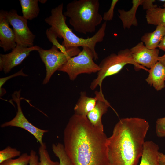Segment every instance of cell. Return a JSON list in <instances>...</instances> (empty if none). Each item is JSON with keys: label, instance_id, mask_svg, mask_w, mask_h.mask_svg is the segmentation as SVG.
Returning <instances> with one entry per match:
<instances>
[{"label": "cell", "instance_id": "44dd1931", "mask_svg": "<svg viewBox=\"0 0 165 165\" xmlns=\"http://www.w3.org/2000/svg\"><path fill=\"white\" fill-rule=\"evenodd\" d=\"M52 148L59 160V165H73L65 152L63 144L60 143L53 144Z\"/></svg>", "mask_w": 165, "mask_h": 165}, {"label": "cell", "instance_id": "603a6c76", "mask_svg": "<svg viewBox=\"0 0 165 165\" xmlns=\"http://www.w3.org/2000/svg\"><path fill=\"white\" fill-rule=\"evenodd\" d=\"M21 152L9 146L0 151V163L8 160L21 155Z\"/></svg>", "mask_w": 165, "mask_h": 165}, {"label": "cell", "instance_id": "836d02e7", "mask_svg": "<svg viewBox=\"0 0 165 165\" xmlns=\"http://www.w3.org/2000/svg\"><path fill=\"white\" fill-rule=\"evenodd\" d=\"M47 1L46 0H39V2H41L42 4H44L46 3Z\"/></svg>", "mask_w": 165, "mask_h": 165}, {"label": "cell", "instance_id": "8fae6325", "mask_svg": "<svg viewBox=\"0 0 165 165\" xmlns=\"http://www.w3.org/2000/svg\"><path fill=\"white\" fill-rule=\"evenodd\" d=\"M130 50L135 62L144 67L150 68L158 61L159 49H148L142 42L138 43Z\"/></svg>", "mask_w": 165, "mask_h": 165}, {"label": "cell", "instance_id": "f546056e", "mask_svg": "<svg viewBox=\"0 0 165 165\" xmlns=\"http://www.w3.org/2000/svg\"><path fill=\"white\" fill-rule=\"evenodd\" d=\"M30 159L29 163V165H38V157L36 152L31 150L30 152Z\"/></svg>", "mask_w": 165, "mask_h": 165}, {"label": "cell", "instance_id": "ba28073f", "mask_svg": "<svg viewBox=\"0 0 165 165\" xmlns=\"http://www.w3.org/2000/svg\"><path fill=\"white\" fill-rule=\"evenodd\" d=\"M6 16L9 24L13 28L17 45L25 47L34 46L35 35L28 27L27 20L19 15L15 9L6 11Z\"/></svg>", "mask_w": 165, "mask_h": 165}, {"label": "cell", "instance_id": "9a60e30c", "mask_svg": "<svg viewBox=\"0 0 165 165\" xmlns=\"http://www.w3.org/2000/svg\"><path fill=\"white\" fill-rule=\"evenodd\" d=\"M159 146L152 141H145L139 165H160Z\"/></svg>", "mask_w": 165, "mask_h": 165}, {"label": "cell", "instance_id": "4fadbf2b", "mask_svg": "<svg viewBox=\"0 0 165 165\" xmlns=\"http://www.w3.org/2000/svg\"><path fill=\"white\" fill-rule=\"evenodd\" d=\"M6 11L2 10L0 12V46L4 52L12 50L17 46L13 30L10 28L6 16Z\"/></svg>", "mask_w": 165, "mask_h": 165}, {"label": "cell", "instance_id": "6da1fadb", "mask_svg": "<svg viewBox=\"0 0 165 165\" xmlns=\"http://www.w3.org/2000/svg\"><path fill=\"white\" fill-rule=\"evenodd\" d=\"M108 138L86 117L74 114L64 132V147L73 165H108Z\"/></svg>", "mask_w": 165, "mask_h": 165}, {"label": "cell", "instance_id": "2e32d148", "mask_svg": "<svg viewBox=\"0 0 165 165\" xmlns=\"http://www.w3.org/2000/svg\"><path fill=\"white\" fill-rule=\"evenodd\" d=\"M94 97L86 95L85 91H81L80 97L74 108L75 114L86 117L88 114L94 108L98 99L97 94L94 93Z\"/></svg>", "mask_w": 165, "mask_h": 165}, {"label": "cell", "instance_id": "30bf717a", "mask_svg": "<svg viewBox=\"0 0 165 165\" xmlns=\"http://www.w3.org/2000/svg\"><path fill=\"white\" fill-rule=\"evenodd\" d=\"M40 47L34 46L25 47L17 45L11 52L0 54V71L5 74L9 73L14 67L20 64L33 51H37Z\"/></svg>", "mask_w": 165, "mask_h": 165}, {"label": "cell", "instance_id": "cb8c5ba5", "mask_svg": "<svg viewBox=\"0 0 165 165\" xmlns=\"http://www.w3.org/2000/svg\"><path fill=\"white\" fill-rule=\"evenodd\" d=\"M30 159V155L24 153L16 159H11L0 163V165H28Z\"/></svg>", "mask_w": 165, "mask_h": 165}, {"label": "cell", "instance_id": "1f68e13d", "mask_svg": "<svg viewBox=\"0 0 165 165\" xmlns=\"http://www.w3.org/2000/svg\"><path fill=\"white\" fill-rule=\"evenodd\" d=\"M158 48L165 52V35L159 45Z\"/></svg>", "mask_w": 165, "mask_h": 165}, {"label": "cell", "instance_id": "52a82bcc", "mask_svg": "<svg viewBox=\"0 0 165 165\" xmlns=\"http://www.w3.org/2000/svg\"><path fill=\"white\" fill-rule=\"evenodd\" d=\"M56 46L53 45L49 50L41 47L37 51L44 63L46 74L42 84H46L51 76L64 65L70 57L77 55L81 51L79 47H73L67 50L66 52L61 51Z\"/></svg>", "mask_w": 165, "mask_h": 165}, {"label": "cell", "instance_id": "4dcf8cb0", "mask_svg": "<svg viewBox=\"0 0 165 165\" xmlns=\"http://www.w3.org/2000/svg\"><path fill=\"white\" fill-rule=\"evenodd\" d=\"M159 158L160 165H165V154L159 152Z\"/></svg>", "mask_w": 165, "mask_h": 165}, {"label": "cell", "instance_id": "e575fe53", "mask_svg": "<svg viewBox=\"0 0 165 165\" xmlns=\"http://www.w3.org/2000/svg\"><path fill=\"white\" fill-rule=\"evenodd\" d=\"M160 1H161V2H165V0H160Z\"/></svg>", "mask_w": 165, "mask_h": 165}, {"label": "cell", "instance_id": "7a4b0ae2", "mask_svg": "<svg viewBox=\"0 0 165 165\" xmlns=\"http://www.w3.org/2000/svg\"><path fill=\"white\" fill-rule=\"evenodd\" d=\"M149 126L141 118L120 119L108 138V165H138Z\"/></svg>", "mask_w": 165, "mask_h": 165}, {"label": "cell", "instance_id": "ac0fdd59", "mask_svg": "<svg viewBox=\"0 0 165 165\" xmlns=\"http://www.w3.org/2000/svg\"><path fill=\"white\" fill-rule=\"evenodd\" d=\"M165 35V27L157 26L152 32L145 33L141 38L146 48L150 49H155L158 46Z\"/></svg>", "mask_w": 165, "mask_h": 165}, {"label": "cell", "instance_id": "ffe728a7", "mask_svg": "<svg viewBox=\"0 0 165 165\" xmlns=\"http://www.w3.org/2000/svg\"><path fill=\"white\" fill-rule=\"evenodd\" d=\"M22 10L23 16L26 20H31L38 15L40 9L38 0H19Z\"/></svg>", "mask_w": 165, "mask_h": 165}, {"label": "cell", "instance_id": "8992f818", "mask_svg": "<svg viewBox=\"0 0 165 165\" xmlns=\"http://www.w3.org/2000/svg\"><path fill=\"white\" fill-rule=\"evenodd\" d=\"M82 50L77 55L69 58L58 71L66 73L70 80H74L79 75L97 72L100 69L94 59H98L89 47H82Z\"/></svg>", "mask_w": 165, "mask_h": 165}, {"label": "cell", "instance_id": "d6a6232c", "mask_svg": "<svg viewBox=\"0 0 165 165\" xmlns=\"http://www.w3.org/2000/svg\"><path fill=\"white\" fill-rule=\"evenodd\" d=\"M158 61L160 62L165 67V53L161 56H159Z\"/></svg>", "mask_w": 165, "mask_h": 165}, {"label": "cell", "instance_id": "4316f807", "mask_svg": "<svg viewBox=\"0 0 165 165\" xmlns=\"http://www.w3.org/2000/svg\"><path fill=\"white\" fill-rule=\"evenodd\" d=\"M119 1L118 0H112V1L110 7L108 10L105 12L103 14V20L105 21H110L113 19L114 10L117 3Z\"/></svg>", "mask_w": 165, "mask_h": 165}, {"label": "cell", "instance_id": "f1b7e54d", "mask_svg": "<svg viewBox=\"0 0 165 165\" xmlns=\"http://www.w3.org/2000/svg\"><path fill=\"white\" fill-rule=\"evenodd\" d=\"M155 1V0H143L141 5L143 6V9L147 10L157 7V5L153 4Z\"/></svg>", "mask_w": 165, "mask_h": 165}, {"label": "cell", "instance_id": "83f0119b", "mask_svg": "<svg viewBox=\"0 0 165 165\" xmlns=\"http://www.w3.org/2000/svg\"><path fill=\"white\" fill-rule=\"evenodd\" d=\"M19 76H27L28 75L23 72V69H22L17 72L10 75L5 77L1 78H0V90L2 88V87L3 85L9 79L14 77Z\"/></svg>", "mask_w": 165, "mask_h": 165}, {"label": "cell", "instance_id": "e0dca14e", "mask_svg": "<svg viewBox=\"0 0 165 165\" xmlns=\"http://www.w3.org/2000/svg\"><path fill=\"white\" fill-rule=\"evenodd\" d=\"M143 2V0H133L132 6L130 10L126 11L123 9H118L119 14L118 16L122 22L124 29H130L132 26H138L136 13L138 7L141 5Z\"/></svg>", "mask_w": 165, "mask_h": 165}, {"label": "cell", "instance_id": "7402d4cb", "mask_svg": "<svg viewBox=\"0 0 165 165\" xmlns=\"http://www.w3.org/2000/svg\"><path fill=\"white\" fill-rule=\"evenodd\" d=\"M38 153L39 156V161L38 165H59V162L53 161L49 155L46 143H43L40 145Z\"/></svg>", "mask_w": 165, "mask_h": 165}, {"label": "cell", "instance_id": "277c9868", "mask_svg": "<svg viewBox=\"0 0 165 165\" xmlns=\"http://www.w3.org/2000/svg\"><path fill=\"white\" fill-rule=\"evenodd\" d=\"M98 0H74L68 3L64 15L76 31L86 34L95 32L102 21Z\"/></svg>", "mask_w": 165, "mask_h": 165}, {"label": "cell", "instance_id": "5b68a950", "mask_svg": "<svg viewBox=\"0 0 165 165\" xmlns=\"http://www.w3.org/2000/svg\"><path fill=\"white\" fill-rule=\"evenodd\" d=\"M127 64H133L136 70L143 69L148 72L149 71L135 62L130 49L120 50L117 54L111 53L101 61L99 64L100 69L97 72L96 77L91 82L90 89L93 90L99 86L100 90L102 91V85L104 79L118 73Z\"/></svg>", "mask_w": 165, "mask_h": 165}, {"label": "cell", "instance_id": "d6986e66", "mask_svg": "<svg viewBox=\"0 0 165 165\" xmlns=\"http://www.w3.org/2000/svg\"><path fill=\"white\" fill-rule=\"evenodd\" d=\"M163 8L158 6L147 10L145 15L148 24L165 27V3Z\"/></svg>", "mask_w": 165, "mask_h": 165}, {"label": "cell", "instance_id": "7c38bea8", "mask_svg": "<svg viewBox=\"0 0 165 165\" xmlns=\"http://www.w3.org/2000/svg\"><path fill=\"white\" fill-rule=\"evenodd\" d=\"M95 93L97 95V101L94 107L88 114L86 117L93 126L104 130L102 118L111 106L105 98L102 91H96Z\"/></svg>", "mask_w": 165, "mask_h": 165}, {"label": "cell", "instance_id": "9c48e42d", "mask_svg": "<svg viewBox=\"0 0 165 165\" xmlns=\"http://www.w3.org/2000/svg\"><path fill=\"white\" fill-rule=\"evenodd\" d=\"M12 97L16 104L17 112L16 116L10 121L2 124L1 128L7 127H14L22 128L31 133L39 143L42 145L44 142L42 138L44 133L48 130H42L35 126L30 123L24 116L20 105V91H16L12 94Z\"/></svg>", "mask_w": 165, "mask_h": 165}, {"label": "cell", "instance_id": "484cf974", "mask_svg": "<svg viewBox=\"0 0 165 165\" xmlns=\"http://www.w3.org/2000/svg\"><path fill=\"white\" fill-rule=\"evenodd\" d=\"M46 34L49 40L52 43L53 45L56 46L61 52H64L67 51L66 48L58 42L57 39V38L48 29L46 30Z\"/></svg>", "mask_w": 165, "mask_h": 165}, {"label": "cell", "instance_id": "3957f363", "mask_svg": "<svg viewBox=\"0 0 165 165\" xmlns=\"http://www.w3.org/2000/svg\"><path fill=\"white\" fill-rule=\"evenodd\" d=\"M63 3L52 9L51 15L45 19V22L50 26L48 29L57 38L63 39L62 45L66 50L79 46L87 47L98 59L95 46L97 43L103 40L105 34L107 22L103 23L99 29L92 37L86 38L79 37L67 25V17L63 14Z\"/></svg>", "mask_w": 165, "mask_h": 165}, {"label": "cell", "instance_id": "5bb4252c", "mask_svg": "<svg viewBox=\"0 0 165 165\" xmlns=\"http://www.w3.org/2000/svg\"><path fill=\"white\" fill-rule=\"evenodd\" d=\"M149 74L145 79L150 86L157 91L165 87V67L158 61L148 71Z\"/></svg>", "mask_w": 165, "mask_h": 165}, {"label": "cell", "instance_id": "d4e9b609", "mask_svg": "<svg viewBox=\"0 0 165 165\" xmlns=\"http://www.w3.org/2000/svg\"><path fill=\"white\" fill-rule=\"evenodd\" d=\"M156 132L159 137H165V117L158 119L156 122Z\"/></svg>", "mask_w": 165, "mask_h": 165}]
</instances>
